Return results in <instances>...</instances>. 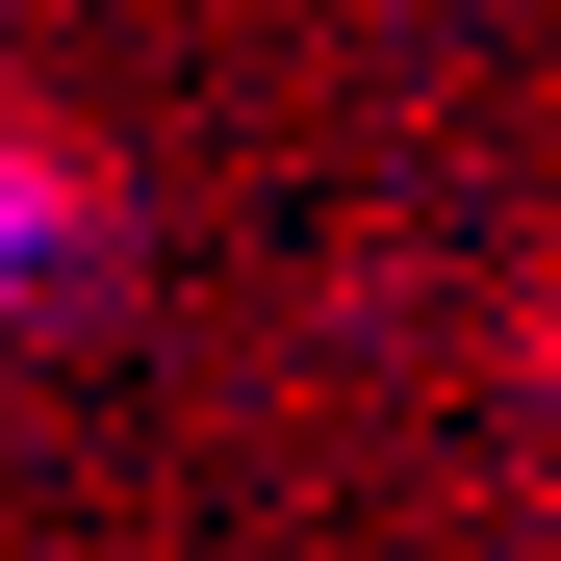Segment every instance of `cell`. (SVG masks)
<instances>
[{
    "mask_svg": "<svg viewBox=\"0 0 561 561\" xmlns=\"http://www.w3.org/2000/svg\"><path fill=\"white\" fill-rule=\"evenodd\" d=\"M103 230H128V179L77 153L51 103H0V280H77V255H103Z\"/></svg>",
    "mask_w": 561,
    "mask_h": 561,
    "instance_id": "6da1fadb",
    "label": "cell"
},
{
    "mask_svg": "<svg viewBox=\"0 0 561 561\" xmlns=\"http://www.w3.org/2000/svg\"><path fill=\"white\" fill-rule=\"evenodd\" d=\"M511 383H561V280H511Z\"/></svg>",
    "mask_w": 561,
    "mask_h": 561,
    "instance_id": "7a4b0ae2",
    "label": "cell"
}]
</instances>
